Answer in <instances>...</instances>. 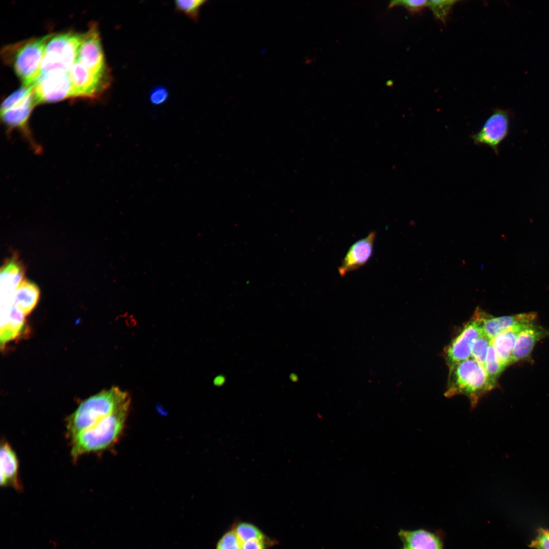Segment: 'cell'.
Returning <instances> with one entry per match:
<instances>
[{
  "instance_id": "cell-1",
  "label": "cell",
  "mask_w": 549,
  "mask_h": 549,
  "mask_svg": "<svg viewBox=\"0 0 549 549\" xmlns=\"http://www.w3.org/2000/svg\"><path fill=\"white\" fill-rule=\"evenodd\" d=\"M130 401L112 414L71 438V455L74 460L92 452L106 450L115 443L124 430Z\"/></svg>"
},
{
  "instance_id": "cell-2",
  "label": "cell",
  "mask_w": 549,
  "mask_h": 549,
  "mask_svg": "<svg viewBox=\"0 0 549 549\" xmlns=\"http://www.w3.org/2000/svg\"><path fill=\"white\" fill-rule=\"evenodd\" d=\"M130 401L128 393L118 387L103 390L82 401L67 419V430L72 438Z\"/></svg>"
},
{
  "instance_id": "cell-3",
  "label": "cell",
  "mask_w": 549,
  "mask_h": 549,
  "mask_svg": "<svg viewBox=\"0 0 549 549\" xmlns=\"http://www.w3.org/2000/svg\"><path fill=\"white\" fill-rule=\"evenodd\" d=\"M52 35L31 38L6 46L2 54L5 62L12 65L23 86H33L40 72L45 47Z\"/></svg>"
},
{
  "instance_id": "cell-4",
  "label": "cell",
  "mask_w": 549,
  "mask_h": 549,
  "mask_svg": "<svg viewBox=\"0 0 549 549\" xmlns=\"http://www.w3.org/2000/svg\"><path fill=\"white\" fill-rule=\"evenodd\" d=\"M449 368L447 389L445 393L447 397L465 395L474 407L479 398L494 388L483 366L471 357Z\"/></svg>"
},
{
  "instance_id": "cell-5",
  "label": "cell",
  "mask_w": 549,
  "mask_h": 549,
  "mask_svg": "<svg viewBox=\"0 0 549 549\" xmlns=\"http://www.w3.org/2000/svg\"><path fill=\"white\" fill-rule=\"evenodd\" d=\"M69 74L72 82L71 98H97L111 82L110 73L96 74L77 60Z\"/></svg>"
},
{
  "instance_id": "cell-6",
  "label": "cell",
  "mask_w": 549,
  "mask_h": 549,
  "mask_svg": "<svg viewBox=\"0 0 549 549\" xmlns=\"http://www.w3.org/2000/svg\"><path fill=\"white\" fill-rule=\"evenodd\" d=\"M511 112L508 110L496 108L486 119L481 129L470 137L476 145H487L497 155L499 146L507 137L509 132Z\"/></svg>"
},
{
  "instance_id": "cell-7",
  "label": "cell",
  "mask_w": 549,
  "mask_h": 549,
  "mask_svg": "<svg viewBox=\"0 0 549 549\" xmlns=\"http://www.w3.org/2000/svg\"><path fill=\"white\" fill-rule=\"evenodd\" d=\"M76 60L96 74L110 73L106 64L97 24H90L88 30L82 34Z\"/></svg>"
},
{
  "instance_id": "cell-8",
  "label": "cell",
  "mask_w": 549,
  "mask_h": 549,
  "mask_svg": "<svg viewBox=\"0 0 549 549\" xmlns=\"http://www.w3.org/2000/svg\"><path fill=\"white\" fill-rule=\"evenodd\" d=\"M33 90L38 104L58 102L71 98L69 72L56 71L37 79Z\"/></svg>"
},
{
  "instance_id": "cell-9",
  "label": "cell",
  "mask_w": 549,
  "mask_h": 549,
  "mask_svg": "<svg viewBox=\"0 0 549 549\" xmlns=\"http://www.w3.org/2000/svg\"><path fill=\"white\" fill-rule=\"evenodd\" d=\"M82 34L69 32L52 34L46 43L44 54L56 59L70 70L76 59Z\"/></svg>"
},
{
  "instance_id": "cell-10",
  "label": "cell",
  "mask_w": 549,
  "mask_h": 549,
  "mask_svg": "<svg viewBox=\"0 0 549 549\" xmlns=\"http://www.w3.org/2000/svg\"><path fill=\"white\" fill-rule=\"evenodd\" d=\"M536 317L534 312L493 317L478 308L473 316L479 323L483 332L491 340L515 326L533 323Z\"/></svg>"
},
{
  "instance_id": "cell-11",
  "label": "cell",
  "mask_w": 549,
  "mask_h": 549,
  "mask_svg": "<svg viewBox=\"0 0 549 549\" xmlns=\"http://www.w3.org/2000/svg\"><path fill=\"white\" fill-rule=\"evenodd\" d=\"M482 333L479 322L473 318L465 325L445 350L449 367L470 358L473 344Z\"/></svg>"
},
{
  "instance_id": "cell-12",
  "label": "cell",
  "mask_w": 549,
  "mask_h": 549,
  "mask_svg": "<svg viewBox=\"0 0 549 549\" xmlns=\"http://www.w3.org/2000/svg\"><path fill=\"white\" fill-rule=\"evenodd\" d=\"M376 236L375 231L355 242L349 249L338 268L341 277L364 265L371 257Z\"/></svg>"
},
{
  "instance_id": "cell-13",
  "label": "cell",
  "mask_w": 549,
  "mask_h": 549,
  "mask_svg": "<svg viewBox=\"0 0 549 549\" xmlns=\"http://www.w3.org/2000/svg\"><path fill=\"white\" fill-rule=\"evenodd\" d=\"M549 337V330L533 323L527 326L518 334L512 352V363L527 358L536 343Z\"/></svg>"
},
{
  "instance_id": "cell-14",
  "label": "cell",
  "mask_w": 549,
  "mask_h": 549,
  "mask_svg": "<svg viewBox=\"0 0 549 549\" xmlns=\"http://www.w3.org/2000/svg\"><path fill=\"white\" fill-rule=\"evenodd\" d=\"M1 479L3 486H11L21 489L18 478V460L15 452L9 443L2 440L0 448Z\"/></svg>"
},
{
  "instance_id": "cell-15",
  "label": "cell",
  "mask_w": 549,
  "mask_h": 549,
  "mask_svg": "<svg viewBox=\"0 0 549 549\" xmlns=\"http://www.w3.org/2000/svg\"><path fill=\"white\" fill-rule=\"evenodd\" d=\"M38 104V102L33 89L32 93L27 97L11 108L1 112L2 119L10 128L26 130L30 114L34 108Z\"/></svg>"
},
{
  "instance_id": "cell-16",
  "label": "cell",
  "mask_w": 549,
  "mask_h": 549,
  "mask_svg": "<svg viewBox=\"0 0 549 549\" xmlns=\"http://www.w3.org/2000/svg\"><path fill=\"white\" fill-rule=\"evenodd\" d=\"M25 315L16 307L12 305L9 313L1 317L0 342L1 347L7 343L20 337L26 330Z\"/></svg>"
},
{
  "instance_id": "cell-17",
  "label": "cell",
  "mask_w": 549,
  "mask_h": 549,
  "mask_svg": "<svg viewBox=\"0 0 549 549\" xmlns=\"http://www.w3.org/2000/svg\"><path fill=\"white\" fill-rule=\"evenodd\" d=\"M399 535L406 547L410 549H443L439 536L425 529L401 530Z\"/></svg>"
},
{
  "instance_id": "cell-18",
  "label": "cell",
  "mask_w": 549,
  "mask_h": 549,
  "mask_svg": "<svg viewBox=\"0 0 549 549\" xmlns=\"http://www.w3.org/2000/svg\"><path fill=\"white\" fill-rule=\"evenodd\" d=\"M40 295L38 286L25 279L15 289L12 303L25 316L28 315L37 306Z\"/></svg>"
},
{
  "instance_id": "cell-19",
  "label": "cell",
  "mask_w": 549,
  "mask_h": 549,
  "mask_svg": "<svg viewBox=\"0 0 549 549\" xmlns=\"http://www.w3.org/2000/svg\"><path fill=\"white\" fill-rule=\"evenodd\" d=\"M529 324L512 327L491 340V344L504 368L512 363V352L516 340L520 333Z\"/></svg>"
},
{
  "instance_id": "cell-20",
  "label": "cell",
  "mask_w": 549,
  "mask_h": 549,
  "mask_svg": "<svg viewBox=\"0 0 549 549\" xmlns=\"http://www.w3.org/2000/svg\"><path fill=\"white\" fill-rule=\"evenodd\" d=\"M24 274V265L16 255L6 260L1 270L2 281L11 288H16L23 280Z\"/></svg>"
},
{
  "instance_id": "cell-21",
  "label": "cell",
  "mask_w": 549,
  "mask_h": 549,
  "mask_svg": "<svg viewBox=\"0 0 549 549\" xmlns=\"http://www.w3.org/2000/svg\"><path fill=\"white\" fill-rule=\"evenodd\" d=\"M231 528L235 531L242 543L253 539H264L268 537L257 526L248 522L236 521L232 525Z\"/></svg>"
},
{
  "instance_id": "cell-22",
  "label": "cell",
  "mask_w": 549,
  "mask_h": 549,
  "mask_svg": "<svg viewBox=\"0 0 549 549\" xmlns=\"http://www.w3.org/2000/svg\"><path fill=\"white\" fill-rule=\"evenodd\" d=\"M484 368L492 386H496L497 380L505 368L502 364L494 347L491 344L487 352Z\"/></svg>"
},
{
  "instance_id": "cell-23",
  "label": "cell",
  "mask_w": 549,
  "mask_h": 549,
  "mask_svg": "<svg viewBox=\"0 0 549 549\" xmlns=\"http://www.w3.org/2000/svg\"><path fill=\"white\" fill-rule=\"evenodd\" d=\"M491 340L483 332L474 342L472 347L470 357L483 367Z\"/></svg>"
},
{
  "instance_id": "cell-24",
  "label": "cell",
  "mask_w": 549,
  "mask_h": 549,
  "mask_svg": "<svg viewBox=\"0 0 549 549\" xmlns=\"http://www.w3.org/2000/svg\"><path fill=\"white\" fill-rule=\"evenodd\" d=\"M203 0H178L175 1L176 9L194 20H197L200 8L206 2Z\"/></svg>"
},
{
  "instance_id": "cell-25",
  "label": "cell",
  "mask_w": 549,
  "mask_h": 549,
  "mask_svg": "<svg viewBox=\"0 0 549 549\" xmlns=\"http://www.w3.org/2000/svg\"><path fill=\"white\" fill-rule=\"evenodd\" d=\"M242 542L231 527L217 542L216 549H242Z\"/></svg>"
},
{
  "instance_id": "cell-26",
  "label": "cell",
  "mask_w": 549,
  "mask_h": 549,
  "mask_svg": "<svg viewBox=\"0 0 549 549\" xmlns=\"http://www.w3.org/2000/svg\"><path fill=\"white\" fill-rule=\"evenodd\" d=\"M456 2L455 1H428V7L436 18L444 21Z\"/></svg>"
},
{
  "instance_id": "cell-27",
  "label": "cell",
  "mask_w": 549,
  "mask_h": 549,
  "mask_svg": "<svg viewBox=\"0 0 549 549\" xmlns=\"http://www.w3.org/2000/svg\"><path fill=\"white\" fill-rule=\"evenodd\" d=\"M33 89V86L22 85L21 88L14 92L3 101L1 105V112L11 108L27 97L32 93Z\"/></svg>"
},
{
  "instance_id": "cell-28",
  "label": "cell",
  "mask_w": 549,
  "mask_h": 549,
  "mask_svg": "<svg viewBox=\"0 0 549 549\" xmlns=\"http://www.w3.org/2000/svg\"><path fill=\"white\" fill-rule=\"evenodd\" d=\"M428 1L396 0L391 1L388 4L389 8L395 6H403L412 13L417 12L423 8L428 7Z\"/></svg>"
},
{
  "instance_id": "cell-29",
  "label": "cell",
  "mask_w": 549,
  "mask_h": 549,
  "mask_svg": "<svg viewBox=\"0 0 549 549\" xmlns=\"http://www.w3.org/2000/svg\"><path fill=\"white\" fill-rule=\"evenodd\" d=\"M529 547L534 549H549V530L540 528L537 530L535 537L531 541Z\"/></svg>"
},
{
  "instance_id": "cell-30",
  "label": "cell",
  "mask_w": 549,
  "mask_h": 549,
  "mask_svg": "<svg viewBox=\"0 0 549 549\" xmlns=\"http://www.w3.org/2000/svg\"><path fill=\"white\" fill-rule=\"evenodd\" d=\"M277 543L276 539L268 536L264 539H253L245 542L242 544V549H269Z\"/></svg>"
},
{
  "instance_id": "cell-31",
  "label": "cell",
  "mask_w": 549,
  "mask_h": 549,
  "mask_svg": "<svg viewBox=\"0 0 549 549\" xmlns=\"http://www.w3.org/2000/svg\"><path fill=\"white\" fill-rule=\"evenodd\" d=\"M168 97V92L163 86H158L154 89L150 94V102L155 105H161L164 103Z\"/></svg>"
},
{
  "instance_id": "cell-32",
  "label": "cell",
  "mask_w": 549,
  "mask_h": 549,
  "mask_svg": "<svg viewBox=\"0 0 549 549\" xmlns=\"http://www.w3.org/2000/svg\"><path fill=\"white\" fill-rule=\"evenodd\" d=\"M404 549H410V548H408L405 547V548H404Z\"/></svg>"
}]
</instances>
